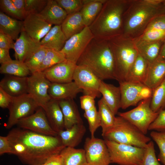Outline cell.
Here are the masks:
<instances>
[{
    "mask_svg": "<svg viewBox=\"0 0 165 165\" xmlns=\"http://www.w3.org/2000/svg\"><path fill=\"white\" fill-rule=\"evenodd\" d=\"M7 136L13 154L27 165L43 164L66 147L58 136L42 134L19 127L12 129Z\"/></svg>",
    "mask_w": 165,
    "mask_h": 165,
    "instance_id": "cell-1",
    "label": "cell"
},
{
    "mask_svg": "<svg viewBox=\"0 0 165 165\" xmlns=\"http://www.w3.org/2000/svg\"><path fill=\"white\" fill-rule=\"evenodd\" d=\"M164 14L165 5L160 0H132L123 14L122 35L135 39L154 19Z\"/></svg>",
    "mask_w": 165,
    "mask_h": 165,
    "instance_id": "cell-2",
    "label": "cell"
},
{
    "mask_svg": "<svg viewBox=\"0 0 165 165\" xmlns=\"http://www.w3.org/2000/svg\"><path fill=\"white\" fill-rule=\"evenodd\" d=\"M132 0H106L89 27L94 38L108 40L122 34L123 14Z\"/></svg>",
    "mask_w": 165,
    "mask_h": 165,
    "instance_id": "cell-3",
    "label": "cell"
},
{
    "mask_svg": "<svg viewBox=\"0 0 165 165\" xmlns=\"http://www.w3.org/2000/svg\"><path fill=\"white\" fill-rule=\"evenodd\" d=\"M76 64L87 67L101 80H116L114 59L108 40L94 38Z\"/></svg>",
    "mask_w": 165,
    "mask_h": 165,
    "instance_id": "cell-4",
    "label": "cell"
},
{
    "mask_svg": "<svg viewBox=\"0 0 165 165\" xmlns=\"http://www.w3.org/2000/svg\"><path fill=\"white\" fill-rule=\"evenodd\" d=\"M108 41L114 59L116 80L125 81L139 53L134 40L121 35Z\"/></svg>",
    "mask_w": 165,
    "mask_h": 165,
    "instance_id": "cell-5",
    "label": "cell"
},
{
    "mask_svg": "<svg viewBox=\"0 0 165 165\" xmlns=\"http://www.w3.org/2000/svg\"><path fill=\"white\" fill-rule=\"evenodd\" d=\"M102 135L104 140L142 148L151 141L135 126L119 116L116 117L113 126Z\"/></svg>",
    "mask_w": 165,
    "mask_h": 165,
    "instance_id": "cell-6",
    "label": "cell"
},
{
    "mask_svg": "<svg viewBox=\"0 0 165 165\" xmlns=\"http://www.w3.org/2000/svg\"><path fill=\"white\" fill-rule=\"evenodd\" d=\"M109 152L111 163L119 165H141L145 148L104 140Z\"/></svg>",
    "mask_w": 165,
    "mask_h": 165,
    "instance_id": "cell-7",
    "label": "cell"
},
{
    "mask_svg": "<svg viewBox=\"0 0 165 165\" xmlns=\"http://www.w3.org/2000/svg\"><path fill=\"white\" fill-rule=\"evenodd\" d=\"M151 97L141 101L135 108L118 114L132 124L146 135L150 125L158 116L159 112H154L150 107Z\"/></svg>",
    "mask_w": 165,
    "mask_h": 165,
    "instance_id": "cell-8",
    "label": "cell"
},
{
    "mask_svg": "<svg viewBox=\"0 0 165 165\" xmlns=\"http://www.w3.org/2000/svg\"><path fill=\"white\" fill-rule=\"evenodd\" d=\"M39 107L28 94L13 97L8 109L9 116L5 127L10 129L20 119L34 113Z\"/></svg>",
    "mask_w": 165,
    "mask_h": 165,
    "instance_id": "cell-9",
    "label": "cell"
},
{
    "mask_svg": "<svg viewBox=\"0 0 165 165\" xmlns=\"http://www.w3.org/2000/svg\"><path fill=\"white\" fill-rule=\"evenodd\" d=\"M120 89V108L136 106L140 101L152 97V90L144 84L123 81L119 82Z\"/></svg>",
    "mask_w": 165,
    "mask_h": 165,
    "instance_id": "cell-10",
    "label": "cell"
},
{
    "mask_svg": "<svg viewBox=\"0 0 165 165\" xmlns=\"http://www.w3.org/2000/svg\"><path fill=\"white\" fill-rule=\"evenodd\" d=\"M94 38L89 27L68 39L61 50L66 60L76 64L91 40Z\"/></svg>",
    "mask_w": 165,
    "mask_h": 165,
    "instance_id": "cell-11",
    "label": "cell"
},
{
    "mask_svg": "<svg viewBox=\"0 0 165 165\" xmlns=\"http://www.w3.org/2000/svg\"><path fill=\"white\" fill-rule=\"evenodd\" d=\"M51 83L42 72H35L28 77V94L43 109L51 99L48 93Z\"/></svg>",
    "mask_w": 165,
    "mask_h": 165,
    "instance_id": "cell-12",
    "label": "cell"
},
{
    "mask_svg": "<svg viewBox=\"0 0 165 165\" xmlns=\"http://www.w3.org/2000/svg\"><path fill=\"white\" fill-rule=\"evenodd\" d=\"M101 80L89 68L83 65H77L73 77V81L82 90L84 95L94 99L101 94L99 89Z\"/></svg>",
    "mask_w": 165,
    "mask_h": 165,
    "instance_id": "cell-13",
    "label": "cell"
},
{
    "mask_svg": "<svg viewBox=\"0 0 165 165\" xmlns=\"http://www.w3.org/2000/svg\"><path fill=\"white\" fill-rule=\"evenodd\" d=\"M19 127L38 133L56 136L58 133L51 127L43 109L39 107L31 115L20 119Z\"/></svg>",
    "mask_w": 165,
    "mask_h": 165,
    "instance_id": "cell-14",
    "label": "cell"
},
{
    "mask_svg": "<svg viewBox=\"0 0 165 165\" xmlns=\"http://www.w3.org/2000/svg\"><path fill=\"white\" fill-rule=\"evenodd\" d=\"M86 156L89 165H109L110 155L104 140L86 138L84 143Z\"/></svg>",
    "mask_w": 165,
    "mask_h": 165,
    "instance_id": "cell-15",
    "label": "cell"
},
{
    "mask_svg": "<svg viewBox=\"0 0 165 165\" xmlns=\"http://www.w3.org/2000/svg\"><path fill=\"white\" fill-rule=\"evenodd\" d=\"M23 30L33 41L39 43L52 28L39 14L27 15L23 20Z\"/></svg>",
    "mask_w": 165,
    "mask_h": 165,
    "instance_id": "cell-16",
    "label": "cell"
},
{
    "mask_svg": "<svg viewBox=\"0 0 165 165\" xmlns=\"http://www.w3.org/2000/svg\"><path fill=\"white\" fill-rule=\"evenodd\" d=\"M76 64L67 60L44 71L46 77L52 83H65L73 81Z\"/></svg>",
    "mask_w": 165,
    "mask_h": 165,
    "instance_id": "cell-17",
    "label": "cell"
},
{
    "mask_svg": "<svg viewBox=\"0 0 165 165\" xmlns=\"http://www.w3.org/2000/svg\"><path fill=\"white\" fill-rule=\"evenodd\" d=\"M82 90L73 81L65 83H52L48 90L51 99L59 101L75 98Z\"/></svg>",
    "mask_w": 165,
    "mask_h": 165,
    "instance_id": "cell-18",
    "label": "cell"
},
{
    "mask_svg": "<svg viewBox=\"0 0 165 165\" xmlns=\"http://www.w3.org/2000/svg\"><path fill=\"white\" fill-rule=\"evenodd\" d=\"M28 77L7 75L0 82V87L13 97L28 94Z\"/></svg>",
    "mask_w": 165,
    "mask_h": 165,
    "instance_id": "cell-19",
    "label": "cell"
},
{
    "mask_svg": "<svg viewBox=\"0 0 165 165\" xmlns=\"http://www.w3.org/2000/svg\"><path fill=\"white\" fill-rule=\"evenodd\" d=\"M99 90L105 102L115 115L120 108L121 94L119 86L101 80Z\"/></svg>",
    "mask_w": 165,
    "mask_h": 165,
    "instance_id": "cell-20",
    "label": "cell"
},
{
    "mask_svg": "<svg viewBox=\"0 0 165 165\" xmlns=\"http://www.w3.org/2000/svg\"><path fill=\"white\" fill-rule=\"evenodd\" d=\"M165 79V60L158 57L149 63L147 73L144 84L154 89Z\"/></svg>",
    "mask_w": 165,
    "mask_h": 165,
    "instance_id": "cell-21",
    "label": "cell"
},
{
    "mask_svg": "<svg viewBox=\"0 0 165 165\" xmlns=\"http://www.w3.org/2000/svg\"><path fill=\"white\" fill-rule=\"evenodd\" d=\"M58 101L63 115L65 129H69L76 124L83 123L73 99H63Z\"/></svg>",
    "mask_w": 165,
    "mask_h": 165,
    "instance_id": "cell-22",
    "label": "cell"
},
{
    "mask_svg": "<svg viewBox=\"0 0 165 165\" xmlns=\"http://www.w3.org/2000/svg\"><path fill=\"white\" fill-rule=\"evenodd\" d=\"M86 132L83 123L77 124L58 133L62 144L65 147L75 148L81 142Z\"/></svg>",
    "mask_w": 165,
    "mask_h": 165,
    "instance_id": "cell-23",
    "label": "cell"
},
{
    "mask_svg": "<svg viewBox=\"0 0 165 165\" xmlns=\"http://www.w3.org/2000/svg\"><path fill=\"white\" fill-rule=\"evenodd\" d=\"M43 109L55 131L58 133L65 129L63 115L57 100L51 99Z\"/></svg>",
    "mask_w": 165,
    "mask_h": 165,
    "instance_id": "cell-24",
    "label": "cell"
},
{
    "mask_svg": "<svg viewBox=\"0 0 165 165\" xmlns=\"http://www.w3.org/2000/svg\"><path fill=\"white\" fill-rule=\"evenodd\" d=\"M67 40L61 25H54L41 40L40 44L46 49L60 51Z\"/></svg>",
    "mask_w": 165,
    "mask_h": 165,
    "instance_id": "cell-25",
    "label": "cell"
},
{
    "mask_svg": "<svg viewBox=\"0 0 165 165\" xmlns=\"http://www.w3.org/2000/svg\"><path fill=\"white\" fill-rule=\"evenodd\" d=\"M39 14L46 21L55 25H61L68 15L56 0H48L46 6Z\"/></svg>",
    "mask_w": 165,
    "mask_h": 165,
    "instance_id": "cell-26",
    "label": "cell"
},
{
    "mask_svg": "<svg viewBox=\"0 0 165 165\" xmlns=\"http://www.w3.org/2000/svg\"><path fill=\"white\" fill-rule=\"evenodd\" d=\"M134 40L138 53L149 63L152 62L158 57L164 41Z\"/></svg>",
    "mask_w": 165,
    "mask_h": 165,
    "instance_id": "cell-27",
    "label": "cell"
},
{
    "mask_svg": "<svg viewBox=\"0 0 165 165\" xmlns=\"http://www.w3.org/2000/svg\"><path fill=\"white\" fill-rule=\"evenodd\" d=\"M23 21L19 20L0 12V32L16 40L23 30Z\"/></svg>",
    "mask_w": 165,
    "mask_h": 165,
    "instance_id": "cell-28",
    "label": "cell"
},
{
    "mask_svg": "<svg viewBox=\"0 0 165 165\" xmlns=\"http://www.w3.org/2000/svg\"><path fill=\"white\" fill-rule=\"evenodd\" d=\"M149 63L138 53L130 68L125 81L144 84L148 68Z\"/></svg>",
    "mask_w": 165,
    "mask_h": 165,
    "instance_id": "cell-29",
    "label": "cell"
},
{
    "mask_svg": "<svg viewBox=\"0 0 165 165\" xmlns=\"http://www.w3.org/2000/svg\"><path fill=\"white\" fill-rule=\"evenodd\" d=\"M39 43L33 41L23 30L14 44L16 60L24 62L30 52Z\"/></svg>",
    "mask_w": 165,
    "mask_h": 165,
    "instance_id": "cell-30",
    "label": "cell"
},
{
    "mask_svg": "<svg viewBox=\"0 0 165 165\" xmlns=\"http://www.w3.org/2000/svg\"><path fill=\"white\" fill-rule=\"evenodd\" d=\"M61 26L67 40L86 27L80 11L68 15Z\"/></svg>",
    "mask_w": 165,
    "mask_h": 165,
    "instance_id": "cell-31",
    "label": "cell"
},
{
    "mask_svg": "<svg viewBox=\"0 0 165 165\" xmlns=\"http://www.w3.org/2000/svg\"><path fill=\"white\" fill-rule=\"evenodd\" d=\"M106 0H83V5L80 11L86 27H89L100 12Z\"/></svg>",
    "mask_w": 165,
    "mask_h": 165,
    "instance_id": "cell-32",
    "label": "cell"
},
{
    "mask_svg": "<svg viewBox=\"0 0 165 165\" xmlns=\"http://www.w3.org/2000/svg\"><path fill=\"white\" fill-rule=\"evenodd\" d=\"M60 153L63 157V165H89L84 149L66 147Z\"/></svg>",
    "mask_w": 165,
    "mask_h": 165,
    "instance_id": "cell-33",
    "label": "cell"
},
{
    "mask_svg": "<svg viewBox=\"0 0 165 165\" xmlns=\"http://www.w3.org/2000/svg\"><path fill=\"white\" fill-rule=\"evenodd\" d=\"M47 51V49L38 44L29 53L24 62L31 74L39 72Z\"/></svg>",
    "mask_w": 165,
    "mask_h": 165,
    "instance_id": "cell-34",
    "label": "cell"
},
{
    "mask_svg": "<svg viewBox=\"0 0 165 165\" xmlns=\"http://www.w3.org/2000/svg\"><path fill=\"white\" fill-rule=\"evenodd\" d=\"M0 73L2 74L18 77H25L31 73L26 64L16 60L1 65Z\"/></svg>",
    "mask_w": 165,
    "mask_h": 165,
    "instance_id": "cell-35",
    "label": "cell"
},
{
    "mask_svg": "<svg viewBox=\"0 0 165 165\" xmlns=\"http://www.w3.org/2000/svg\"><path fill=\"white\" fill-rule=\"evenodd\" d=\"M98 105L102 135L113 126L116 117L102 97L98 101Z\"/></svg>",
    "mask_w": 165,
    "mask_h": 165,
    "instance_id": "cell-36",
    "label": "cell"
},
{
    "mask_svg": "<svg viewBox=\"0 0 165 165\" xmlns=\"http://www.w3.org/2000/svg\"><path fill=\"white\" fill-rule=\"evenodd\" d=\"M150 107L155 112H159L165 108V79L152 90Z\"/></svg>",
    "mask_w": 165,
    "mask_h": 165,
    "instance_id": "cell-37",
    "label": "cell"
},
{
    "mask_svg": "<svg viewBox=\"0 0 165 165\" xmlns=\"http://www.w3.org/2000/svg\"><path fill=\"white\" fill-rule=\"evenodd\" d=\"M66 59L61 51L47 49V51L39 72H42Z\"/></svg>",
    "mask_w": 165,
    "mask_h": 165,
    "instance_id": "cell-38",
    "label": "cell"
},
{
    "mask_svg": "<svg viewBox=\"0 0 165 165\" xmlns=\"http://www.w3.org/2000/svg\"><path fill=\"white\" fill-rule=\"evenodd\" d=\"M84 116L88 122L91 138H94L96 130L101 126L99 116L96 107L85 111Z\"/></svg>",
    "mask_w": 165,
    "mask_h": 165,
    "instance_id": "cell-39",
    "label": "cell"
},
{
    "mask_svg": "<svg viewBox=\"0 0 165 165\" xmlns=\"http://www.w3.org/2000/svg\"><path fill=\"white\" fill-rule=\"evenodd\" d=\"M150 135L159 149L160 152L158 156V160L165 165V131H152Z\"/></svg>",
    "mask_w": 165,
    "mask_h": 165,
    "instance_id": "cell-40",
    "label": "cell"
},
{
    "mask_svg": "<svg viewBox=\"0 0 165 165\" xmlns=\"http://www.w3.org/2000/svg\"><path fill=\"white\" fill-rule=\"evenodd\" d=\"M1 11L13 18L23 21L24 18L14 6L11 0H0Z\"/></svg>",
    "mask_w": 165,
    "mask_h": 165,
    "instance_id": "cell-41",
    "label": "cell"
},
{
    "mask_svg": "<svg viewBox=\"0 0 165 165\" xmlns=\"http://www.w3.org/2000/svg\"><path fill=\"white\" fill-rule=\"evenodd\" d=\"M67 15L79 12L83 5V0H56Z\"/></svg>",
    "mask_w": 165,
    "mask_h": 165,
    "instance_id": "cell-42",
    "label": "cell"
},
{
    "mask_svg": "<svg viewBox=\"0 0 165 165\" xmlns=\"http://www.w3.org/2000/svg\"><path fill=\"white\" fill-rule=\"evenodd\" d=\"M141 165H162L157 158L153 142L151 141L145 148Z\"/></svg>",
    "mask_w": 165,
    "mask_h": 165,
    "instance_id": "cell-43",
    "label": "cell"
},
{
    "mask_svg": "<svg viewBox=\"0 0 165 165\" xmlns=\"http://www.w3.org/2000/svg\"><path fill=\"white\" fill-rule=\"evenodd\" d=\"M48 0H25L27 16L31 13H39L44 8Z\"/></svg>",
    "mask_w": 165,
    "mask_h": 165,
    "instance_id": "cell-44",
    "label": "cell"
},
{
    "mask_svg": "<svg viewBox=\"0 0 165 165\" xmlns=\"http://www.w3.org/2000/svg\"><path fill=\"white\" fill-rule=\"evenodd\" d=\"M148 130L157 131H165V109L159 112L158 116L150 125Z\"/></svg>",
    "mask_w": 165,
    "mask_h": 165,
    "instance_id": "cell-45",
    "label": "cell"
},
{
    "mask_svg": "<svg viewBox=\"0 0 165 165\" xmlns=\"http://www.w3.org/2000/svg\"><path fill=\"white\" fill-rule=\"evenodd\" d=\"M145 30L165 31V14L158 16L154 19L149 24Z\"/></svg>",
    "mask_w": 165,
    "mask_h": 165,
    "instance_id": "cell-46",
    "label": "cell"
},
{
    "mask_svg": "<svg viewBox=\"0 0 165 165\" xmlns=\"http://www.w3.org/2000/svg\"><path fill=\"white\" fill-rule=\"evenodd\" d=\"M79 98L81 107L84 111L96 107L95 99L93 97L84 95L81 96Z\"/></svg>",
    "mask_w": 165,
    "mask_h": 165,
    "instance_id": "cell-47",
    "label": "cell"
},
{
    "mask_svg": "<svg viewBox=\"0 0 165 165\" xmlns=\"http://www.w3.org/2000/svg\"><path fill=\"white\" fill-rule=\"evenodd\" d=\"M5 153L13 154L12 148L7 136H0V155Z\"/></svg>",
    "mask_w": 165,
    "mask_h": 165,
    "instance_id": "cell-48",
    "label": "cell"
},
{
    "mask_svg": "<svg viewBox=\"0 0 165 165\" xmlns=\"http://www.w3.org/2000/svg\"><path fill=\"white\" fill-rule=\"evenodd\" d=\"M14 43L10 37L0 32V48L13 49Z\"/></svg>",
    "mask_w": 165,
    "mask_h": 165,
    "instance_id": "cell-49",
    "label": "cell"
},
{
    "mask_svg": "<svg viewBox=\"0 0 165 165\" xmlns=\"http://www.w3.org/2000/svg\"><path fill=\"white\" fill-rule=\"evenodd\" d=\"M13 97L0 87V107L2 108H8Z\"/></svg>",
    "mask_w": 165,
    "mask_h": 165,
    "instance_id": "cell-50",
    "label": "cell"
},
{
    "mask_svg": "<svg viewBox=\"0 0 165 165\" xmlns=\"http://www.w3.org/2000/svg\"><path fill=\"white\" fill-rule=\"evenodd\" d=\"M44 165H63V159L60 153L50 157L43 164Z\"/></svg>",
    "mask_w": 165,
    "mask_h": 165,
    "instance_id": "cell-51",
    "label": "cell"
},
{
    "mask_svg": "<svg viewBox=\"0 0 165 165\" xmlns=\"http://www.w3.org/2000/svg\"><path fill=\"white\" fill-rule=\"evenodd\" d=\"M11 1L17 10L25 19L27 16L25 0H11Z\"/></svg>",
    "mask_w": 165,
    "mask_h": 165,
    "instance_id": "cell-52",
    "label": "cell"
},
{
    "mask_svg": "<svg viewBox=\"0 0 165 165\" xmlns=\"http://www.w3.org/2000/svg\"><path fill=\"white\" fill-rule=\"evenodd\" d=\"M12 60L10 56L9 50L0 48V63L1 65Z\"/></svg>",
    "mask_w": 165,
    "mask_h": 165,
    "instance_id": "cell-53",
    "label": "cell"
},
{
    "mask_svg": "<svg viewBox=\"0 0 165 165\" xmlns=\"http://www.w3.org/2000/svg\"><path fill=\"white\" fill-rule=\"evenodd\" d=\"M158 57L165 60V40L164 41Z\"/></svg>",
    "mask_w": 165,
    "mask_h": 165,
    "instance_id": "cell-54",
    "label": "cell"
},
{
    "mask_svg": "<svg viewBox=\"0 0 165 165\" xmlns=\"http://www.w3.org/2000/svg\"><path fill=\"white\" fill-rule=\"evenodd\" d=\"M163 4L165 5V0H163Z\"/></svg>",
    "mask_w": 165,
    "mask_h": 165,
    "instance_id": "cell-55",
    "label": "cell"
},
{
    "mask_svg": "<svg viewBox=\"0 0 165 165\" xmlns=\"http://www.w3.org/2000/svg\"><path fill=\"white\" fill-rule=\"evenodd\" d=\"M44 165V164H42V165Z\"/></svg>",
    "mask_w": 165,
    "mask_h": 165,
    "instance_id": "cell-56",
    "label": "cell"
}]
</instances>
